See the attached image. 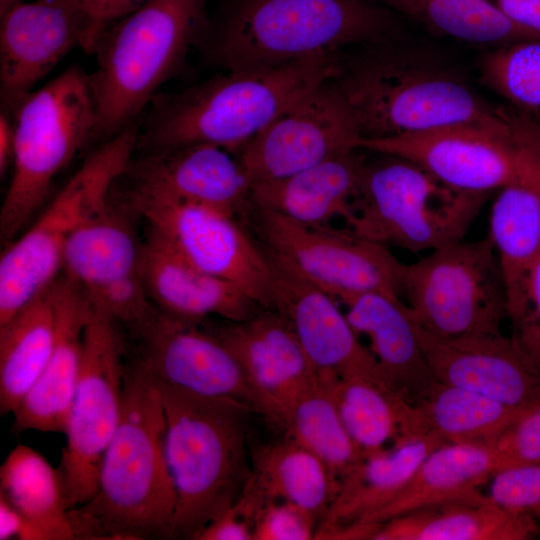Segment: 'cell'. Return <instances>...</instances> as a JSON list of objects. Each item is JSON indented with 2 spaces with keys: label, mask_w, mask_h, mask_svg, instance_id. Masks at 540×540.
I'll list each match as a JSON object with an SVG mask.
<instances>
[{
  "label": "cell",
  "mask_w": 540,
  "mask_h": 540,
  "mask_svg": "<svg viewBox=\"0 0 540 540\" xmlns=\"http://www.w3.org/2000/svg\"><path fill=\"white\" fill-rule=\"evenodd\" d=\"M166 419L157 380L126 364L122 416L102 459L98 490L69 510L75 538H173L176 493L165 455Z\"/></svg>",
  "instance_id": "obj_1"
},
{
  "label": "cell",
  "mask_w": 540,
  "mask_h": 540,
  "mask_svg": "<svg viewBox=\"0 0 540 540\" xmlns=\"http://www.w3.org/2000/svg\"><path fill=\"white\" fill-rule=\"evenodd\" d=\"M340 67L336 54H323L227 70L181 92H159L138 122L136 151L211 144L237 152Z\"/></svg>",
  "instance_id": "obj_2"
},
{
  "label": "cell",
  "mask_w": 540,
  "mask_h": 540,
  "mask_svg": "<svg viewBox=\"0 0 540 540\" xmlns=\"http://www.w3.org/2000/svg\"><path fill=\"white\" fill-rule=\"evenodd\" d=\"M159 385L165 455L176 493L173 539H196L238 498L251 477L247 420L254 412L232 399Z\"/></svg>",
  "instance_id": "obj_3"
},
{
  "label": "cell",
  "mask_w": 540,
  "mask_h": 540,
  "mask_svg": "<svg viewBox=\"0 0 540 540\" xmlns=\"http://www.w3.org/2000/svg\"><path fill=\"white\" fill-rule=\"evenodd\" d=\"M205 5L206 0H150L100 34L92 52L96 66L89 74L94 140L105 141L138 124L206 32Z\"/></svg>",
  "instance_id": "obj_4"
},
{
  "label": "cell",
  "mask_w": 540,
  "mask_h": 540,
  "mask_svg": "<svg viewBox=\"0 0 540 540\" xmlns=\"http://www.w3.org/2000/svg\"><path fill=\"white\" fill-rule=\"evenodd\" d=\"M390 15L367 0H241L200 45L224 71L336 54L388 33Z\"/></svg>",
  "instance_id": "obj_5"
},
{
  "label": "cell",
  "mask_w": 540,
  "mask_h": 540,
  "mask_svg": "<svg viewBox=\"0 0 540 540\" xmlns=\"http://www.w3.org/2000/svg\"><path fill=\"white\" fill-rule=\"evenodd\" d=\"M360 139L419 133L453 125H499L504 110L488 106L451 71L399 53L368 57L333 78Z\"/></svg>",
  "instance_id": "obj_6"
},
{
  "label": "cell",
  "mask_w": 540,
  "mask_h": 540,
  "mask_svg": "<svg viewBox=\"0 0 540 540\" xmlns=\"http://www.w3.org/2000/svg\"><path fill=\"white\" fill-rule=\"evenodd\" d=\"M10 114L15 142L0 211L4 247L41 209L57 176L94 140L96 109L89 74L78 66L69 67L28 93Z\"/></svg>",
  "instance_id": "obj_7"
},
{
  "label": "cell",
  "mask_w": 540,
  "mask_h": 540,
  "mask_svg": "<svg viewBox=\"0 0 540 540\" xmlns=\"http://www.w3.org/2000/svg\"><path fill=\"white\" fill-rule=\"evenodd\" d=\"M138 124L102 141L0 258V325L60 276L76 231L110 203L135 153Z\"/></svg>",
  "instance_id": "obj_8"
},
{
  "label": "cell",
  "mask_w": 540,
  "mask_h": 540,
  "mask_svg": "<svg viewBox=\"0 0 540 540\" xmlns=\"http://www.w3.org/2000/svg\"><path fill=\"white\" fill-rule=\"evenodd\" d=\"M364 162L348 231L411 252L463 240L489 194L452 188L395 156Z\"/></svg>",
  "instance_id": "obj_9"
},
{
  "label": "cell",
  "mask_w": 540,
  "mask_h": 540,
  "mask_svg": "<svg viewBox=\"0 0 540 540\" xmlns=\"http://www.w3.org/2000/svg\"><path fill=\"white\" fill-rule=\"evenodd\" d=\"M401 298L414 323L443 338L500 334L506 290L489 237L460 240L404 264Z\"/></svg>",
  "instance_id": "obj_10"
},
{
  "label": "cell",
  "mask_w": 540,
  "mask_h": 540,
  "mask_svg": "<svg viewBox=\"0 0 540 540\" xmlns=\"http://www.w3.org/2000/svg\"><path fill=\"white\" fill-rule=\"evenodd\" d=\"M125 352L123 327L91 307L66 445L57 467L69 510L97 493L102 459L122 416Z\"/></svg>",
  "instance_id": "obj_11"
},
{
  "label": "cell",
  "mask_w": 540,
  "mask_h": 540,
  "mask_svg": "<svg viewBox=\"0 0 540 540\" xmlns=\"http://www.w3.org/2000/svg\"><path fill=\"white\" fill-rule=\"evenodd\" d=\"M114 190L150 232L190 264L238 286L263 308L271 307V261L234 216L129 182L124 186L119 179Z\"/></svg>",
  "instance_id": "obj_12"
},
{
  "label": "cell",
  "mask_w": 540,
  "mask_h": 540,
  "mask_svg": "<svg viewBox=\"0 0 540 540\" xmlns=\"http://www.w3.org/2000/svg\"><path fill=\"white\" fill-rule=\"evenodd\" d=\"M255 211L265 251L331 296L375 291L401 298L404 264L386 246L330 225H306Z\"/></svg>",
  "instance_id": "obj_13"
},
{
  "label": "cell",
  "mask_w": 540,
  "mask_h": 540,
  "mask_svg": "<svg viewBox=\"0 0 540 540\" xmlns=\"http://www.w3.org/2000/svg\"><path fill=\"white\" fill-rule=\"evenodd\" d=\"M119 212L111 199L76 231L65 248L62 272L94 310L135 334L159 309L143 282L142 242Z\"/></svg>",
  "instance_id": "obj_14"
},
{
  "label": "cell",
  "mask_w": 540,
  "mask_h": 540,
  "mask_svg": "<svg viewBox=\"0 0 540 540\" xmlns=\"http://www.w3.org/2000/svg\"><path fill=\"white\" fill-rule=\"evenodd\" d=\"M201 322L158 311L134 336L136 358L160 383L208 397L228 398L277 423L273 407L256 389L230 348Z\"/></svg>",
  "instance_id": "obj_15"
},
{
  "label": "cell",
  "mask_w": 540,
  "mask_h": 540,
  "mask_svg": "<svg viewBox=\"0 0 540 540\" xmlns=\"http://www.w3.org/2000/svg\"><path fill=\"white\" fill-rule=\"evenodd\" d=\"M360 134L333 78L296 100L237 152L251 186L282 179L338 153Z\"/></svg>",
  "instance_id": "obj_16"
},
{
  "label": "cell",
  "mask_w": 540,
  "mask_h": 540,
  "mask_svg": "<svg viewBox=\"0 0 540 540\" xmlns=\"http://www.w3.org/2000/svg\"><path fill=\"white\" fill-rule=\"evenodd\" d=\"M0 19V94L9 113L73 49L92 54L98 38L78 0L22 2Z\"/></svg>",
  "instance_id": "obj_17"
},
{
  "label": "cell",
  "mask_w": 540,
  "mask_h": 540,
  "mask_svg": "<svg viewBox=\"0 0 540 540\" xmlns=\"http://www.w3.org/2000/svg\"><path fill=\"white\" fill-rule=\"evenodd\" d=\"M504 113L499 125H453L360 139L357 148L409 160L452 188L489 194L505 186L516 167V146Z\"/></svg>",
  "instance_id": "obj_18"
},
{
  "label": "cell",
  "mask_w": 540,
  "mask_h": 540,
  "mask_svg": "<svg viewBox=\"0 0 540 540\" xmlns=\"http://www.w3.org/2000/svg\"><path fill=\"white\" fill-rule=\"evenodd\" d=\"M507 116L516 167L492 205L488 237L499 258L513 324L523 311L528 277L540 257V121L514 109Z\"/></svg>",
  "instance_id": "obj_19"
},
{
  "label": "cell",
  "mask_w": 540,
  "mask_h": 540,
  "mask_svg": "<svg viewBox=\"0 0 540 540\" xmlns=\"http://www.w3.org/2000/svg\"><path fill=\"white\" fill-rule=\"evenodd\" d=\"M267 255L273 269L270 308L290 325L319 376L334 379L357 375L391 387L338 301L285 261Z\"/></svg>",
  "instance_id": "obj_20"
},
{
  "label": "cell",
  "mask_w": 540,
  "mask_h": 540,
  "mask_svg": "<svg viewBox=\"0 0 540 540\" xmlns=\"http://www.w3.org/2000/svg\"><path fill=\"white\" fill-rule=\"evenodd\" d=\"M416 330L426 362L437 381L515 408H526L540 399V372L512 338L502 333L443 338L417 325Z\"/></svg>",
  "instance_id": "obj_21"
},
{
  "label": "cell",
  "mask_w": 540,
  "mask_h": 540,
  "mask_svg": "<svg viewBox=\"0 0 540 540\" xmlns=\"http://www.w3.org/2000/svg\"><path fill=\"white\" fill-rule=\"evenodd\" d=\"M122 178L138 187L234 216L251 184L237 156L211 144L136 151Z\"/></svg>",
  "instance_id": "obj_22"
},
{
  "label": "cell",
  "mask_w": 540,
  "mask_h": 540,
  "mask_svg": "<svg viewBox=\"0 0 540 540\" xmlns=\"http://www.w3.org/2000/svg\"><path fill=\"white\" fill-rule=\"evenodd\" d=\"M209 328L230 348L273 407L276 424L290 401L321 380L290 325L271 308H261L246 320Z\"/></svg>",
  "instance_id": "obj_23"
},
{
  "label": "cell",
  "mask_w": 540,
  "mask_h": 540,
  "mask_svg": "<svg viewBox=\"0 0 540 540\" xmlns=\"http://www.w3.org/2000/svg\"><path fill=\"white\" fill-rule=\"evenodd\" d=\"M51 287L57 320L55 345L39 379L13 414L16 432L65 433L80 376L83 334L91 305L64 274Z\"/></svg>",
  "instance_id": "obj_24"
},
{
  "label": "cell",
  "mask_w": 540,
  "mask_h": 540,
  "mask_svg": "<svg viewBox=\"0 0 540 540\" xmlns=\"http://www.w3.org/2000/svg\"><path fill=\"white\" fill-rule=\"evenodd\" d=\"M141 273L152 303L175 317L242 321L263 308L238 286L190 264L150 231L142 242Z\"/></svg>",
  "instance_id": "obj_25"
},
{
  "label": "cell",
  "mask_w": 540,
  "mask_h": 540,
  "mask_svg": "<svg viewBox=\"0 0 540 540\" xmlns=\"http://www.w3.org/2000/svg\"><path fill=\"white\" fill-rule=\"evenodd\" d=\"M389 385L413 403L437 381L421 349L416 325L401 298L382 292L345 293L334 297Z\"/></svg>",
  "instance_id": "obj_26"
},
{
  "label": "cell",
  "mask_w": 540,
  "mask_h": 540,
  "mask_svg": "<svg viewBox=\"0 0 540 540\" xmlns=\"http://www.w3.org/2000/svg\"><path fill=\"white\" fill-rule=\"evenodd\" d=\"M357 149L338 153L291 176L251 186L249 203L296 222L329 226L351 218L365 160Z\"/></svg>",
  "instance_id": "obj_27"
},
{
  "label": "cell",
  "mask_w": 540,
  "mask_h": 540,
  "mask_svg": "<svg viewBox=\"0 0 540 540\" xmlns=\"http://www.w3.org/2000/svg\"><path fill=\"white\" fill-rule=\"evenodd\" d=\"M444 443L433 433H415L403 435L391 447L364 456L340 480L338 491L317 531L366 523L402 492L424 458Z\"/></svg>",
  "instance_id": "obj_28"
},
{
  "label": "cell",
  "mask_w": 540,
  "mask_h": 540,
  "mask_svg": "<svg viewBox=\"0 0 540 540\" xmlns=\"http://www.w3.org/2000/svg\"><path fill=\"white\" fill-rule=\"evenodd\" d=\"M538 532L532 514L509 511L483 494L389 519L371 540H527Z\"/></svg>",
  "instance_id": "obj_29"
},
{
  "label": "cell",
  "mask_w": 540,
  "mask_h": 540,
  "mask_svg": "<svg viewBox=\"0 0 540 540\" xmlns=\"http://www.w3.org/2000/svg\"><path fill=\"white\" fill-rule=\"evenodd\" d=\"M501 469L496 451L486 445L446 442L420 463L402 492L366 523H382L426 507L474 499Z\"/></svg>",
  "instance_id": "obj_30"
},
{
  "label": "cell",
  "mask_w": 540,
  "mask_h": 540,
  "mask_svg": "<svg viewBox=\"0 0 540 540\" xmlns=\"http://www.w3.org/2000/svg\"><path fill=\"white\" fill-rule=\"evenodd\" d=\"M52 287L0 325V412L14 414L45 369L56 340Z\"/></svg>",
  "instance_id": "obj_31"
},
{
  "label": "cell",
  "mask_w": 540,
  "mask_h": 540,
  "mask_svg": "<svg viewBox=\"0 0 540 540\" xmlns=\"http://www.w3.org/2000/svg\"><path fill=\"white\" fill-rule=\"evenodd\" d=\"M341 421L363 456L403 435L428 432L416 407L388 385L363 376L330 381Z\"/></svg>",
  "instance_id": "obj_32"
},
{
  "label": "cell",
  "mask_w": 540,
  "mask_h": 540,
  "mask_svg": "<svg viewBox=\"0 0 540 540\" xmlns=\"http://www.w3.org/2000/svg\"><path fill=\"white\" fill-rule=\"evenodd\" d=\"M0 495L35 527L39 540H74L57 468L37 451L17 445L0 468Z\"/></svg>",
  "instance_id": "obj_33"
},
{
  "label": "cell",
  "mask_w": 540,
  "mask_h": 540,
  "mask_svg": "<svg viewBox=\"0 0 540 540\" xmlns=\"http://www.w3.org/2000/svg\"><path fill=\"white\" fill-rule=\"evenodd\" d=\"M251 463V476L267 499L302 507L319 522L339 488V481L316 455L286 436L260 445Z\"/></svg>",
  "instance_id": "obj_34"
},
{
  "label": "cell",
  "mask_w": 540,
  "mask_h": 540,
  "mask_svg": "<svg viewBox=\"0 0 540 540\" xmlns=\"http://www.w3.org/2000/svg\"><path fill=\"white\" fill-rule=\"evenodd\" d=\"M424 428L445 442L492 446L526 408L435 381L412 403Z\"/></svg>",
  "instance_id": "obj_35"
},
{
  "label": "cell",
  "mask_w": 540,
  "mask_h": 540,
  "mask_svg": "<svg viewBox=\"0 0 540 540\" xmlns=\"http://www.w3.org/2000/svg\"><path fill=\"white\" fill-rule=\"evenodd\" d=\"M321 379L282 410L285 436L316 455L339 481L364 457L347 433L330 388Z\"/></svg>",
  "instance_id": "obj_36"
},
{
  "label": "cell",
  "mask_w": 540,
  "mask_h": 540,
  "mask_svg": "<svg viewBox=\"0 0 540 540\" xmlns=\"http://www.w3.org/2000/svg\"><path fill=\"white\" fill-rule=\"evenodd\" d=\"M434 31L477 44L538 39L521 29L487 0H385Z\"/></svg>",
  "instance_id": "obj_37"
},
{
  "label": "cell",
  "mask_w": 540,
  "mask_h": 540,
  "mask_svg": "<svg viewBox=\"0 0 540 540\" xmlns=\"http://www.w3.org/2000/svg\"><path fill=\"white\" fill-rule=\"evenodd\" d=\"M481 74L514 110L540 121V39L499 46L483 59Z\"/></svg>",
  "instance_id": "obj_38"
},
{
  "label": "cell",
  "mask_w": 540,
  "mask_h": 540,
  "mask_svg": "<svg viewBox=\"0 0 540 540\" xmlns=\"http://www.w3.org/2000/svg\"><path fill=\"white\" fill-rule=\"evenodd\" d=\"M488 497L509 511L534 516L540 510V463L498 470L492 477Z\"/></svg>",
  "instance_id": "obj_39"
},
{
  "label": "cell",
  "mask_w": 540,
  "mask_h": 540,
  "mask_svg": "<svg viewBox=\"0 0 540 540\" xmlns=\"http://www.w3.org/2000/svg\"><path fill=\"white\" fill-rule=\"evenodd\" d=\"M319 519L290 502L267 499L261 507L254 529V540L315 539Z\"/></svg>",
  "instance_id": "obj_40"
},
{
  "label": "cell",
  "mask_w": 540,
  "mask_h": 540,
  "mask_svg": "<svg viewBox=\"0 0 540 540\" xmlns=\"http://www.w3.org/2000/svg\"><path fill=\"white\" fill-rule=\"evenodd\" d=\"M266 500L251 476L238 498L196 540H254L257 516Z\"/></svg>",
  "instance_id": "obj_41"
},
{
  "label": "cell",
  "mask_w": 540,
  "mask_h": 540,
  "mask_svg": "<svg viewBox=\"0 0 540 540\" xmlns=\"http://www.w3.org/2000/svg\"><path fill=\"white\" fill-rule=\"evenodd\" d=\"M491 447L501 469L540 463V399L524 409Z\"/></svg>",
  "instance_id": "obj_42"
},
{
  "label": "cell",
  "mask_w": 540,
  "mask_h": 540,
  "mask_svg": "<svg viewBox=\"0 0 540 540\" xmlns=\"http://www.w3.org/2000/svg\"><path fill=\"white\" fill-rule=\"evenodd\" d=\"M512 327L511 338L540 372V257L531 268L523 311Z\"/></svg>",
  "instance_id": "obj_43"
},
{
  "label": "cell",
  "mask_w": 540,
  "mask_h": 540,
  "mask_svg": "<svg viewBox=\"0 0 540 540\" xmlns=\"http://www.w3.org/2000/svg\"><path fill=\"white\" fill-rule=\"evenodd\" d=\"M511 22L540 39V0H487Z\"/></svg>",
  "instance_id": "obj_44"
},
{
  "label": "cell",
  "mask_w": 540,
  "mask_h": 540,
  "mask_svg": "<svg viewBox=\"0 0 540 540\" xmlns=\"http://www.w3.org/2000/svg\"><path fill=\"white\" fill-rule=\"evenodd\" d=\"M94 18L98 37L112 23L139 9L150 0H78ZM98 39V38H97Z\"/></svg>",
  "instance_id": "obj_45"
},
{
  "label": "cell",
  "mask_w": 540,
  "mask_h": 540,
  "mask_svg": "<svg viewBox=\"0 0 540 540\" xmlns=\"http://www.w3.org/2000/svg\"><path fill=\"white\" fill-rule=\"evenodd\" d=\"M14 121L12 115L2 109L0 114V175L5 176L12 167L15 142Z\"/></svg>",
  "instance_id": "obj_46"
},
{
  "label": "cell",
  "mask_w": 540,
  "mask_h": 540,
  "mask_svg": "<svg viewBox=\"0 0 540 540\" xmlns=\"http://www.w3.org/2000/svg\"><path fill=\"white\" fill-rule=\"evenodd\" d=\"M24 522V516L0 495V540H19Z\"/></svg>",
  "instance_id": "obj_47"
},
{
  "label": "cell",
  "mask_w": 540,
  "mask_h": 540,
  "mask_svg": "<svg viewBox=\"0 0 540 540\" xmlns=\"http://www.w3.org/2000/svg\"><path fill=\"white\" fill-rule=\"evenodd\" d=\"M22 2H24V0H0V16Z\"/></svg>",
  "instance_id": "obj_48"
},
{
  "label": "cell",
  "mask_w": 540,
  "mask_h": 540,
  "mask_svg": "<svg viewBox=\"0 0 540 540\" xmlns=\"http://www.w3.org/2000/svg\"><path fill=\"white\" fill-rule=\"evenodd\" d=\"M384 1V0H383Z\"/></svg>",
  "instance_id": "obj_49"
}]
</instances>
